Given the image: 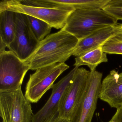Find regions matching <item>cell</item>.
<instances>
[{
    "mask_svg": "<svg viewBox=\"0 0 122 122\" xmlns=\"http://www.w3.org/2000/svg\"><path fill=\"white\" fill-rule=\"evenodd\" d=\"M79 41L75 36L62 29L48 35L40 42L32 55L25 61L30 70L58 63H65L73 52Z\"/></svg>",
    "mask_w": 122,
    "mask_h": 122,
    "instance_id": "cell-1",
    "label": "cell"
},
{
    "mask_svg": "<svg viewBox=\"0 0 122 122\" xmlns=\"http://www.w3.org/2000/svg\"><path fill=\"white\" fill-rule=\"evenodd\" d=\"M117 21L102 9H76L70 14L62 29L80 40L97 30L113 26Z\"/></svg>",
    "mask_w": 122,
    "mask_h": 122,
    "instance_id": "cell-2",
    "label": "cell"
},
{
    "mask_svg": "<svg viewBox=\"0 0 122 122\" xmlns=\"http://www.w3.org/2000/svg\"><path fill=\"white\" fill-rule=\"evenodd\" d=\"M72 8H48L24 5L20 0H2L0 2V12L7 10L22 13L46 22L52 28L62 29L65 27Z\"/></svg>",
    "mask_w": 122,
    "mask_h": 122,
    "instance_id": "cell-3",
    "label": "cell"
},
{
    "mask_svg": "<svg viewBox=\"0 0 122 122\" xmlns=\"http://www.w3.org/2000/svg\"><path fill=\"white\" fill-rule=\"evenodd\" d=\"M30 67L12 51H0V92L21 88Z\"/></svg>",
    "mask_w": 122,
    "mask_h": 122,
    "instance_id": "cell-4",
    "label": "cell"
},
{
    "mask_svg": "<svg viewBox=\"0 0 122 122\" xmlns=\"http://www.w3.org/2000/svg\"><path fill=\"white\" fill-rule=\"evenodd\" d=\"M0 115L2 122H32L34 115L31 102L21 88L0 92Z\"/></svg>",
    "mask_w": 122,
    "mask_h": 122,
    "instance_id": "cell-5",
    "label": "cell"
},
{
    "mask_svg": "<svg viewBox=\"0 0 122 122\" xmlns=\"http://www.w3.org/2000/svg\"><path fill=\"white\" fill-rule=\"evenodd\" d=\"M65 63H58L38 68L30 74L26 85L25 96L31 103H37L64 71L69 68Z\"/></svg>",
    "mask_w": 122,
    "mask_h": 122,
    "instance_id": "cell-6",
    "label": "cell"
},
{
    "mask_svg": "<svg viewBox=\"0 0 122 122\" xmlns=\"http://www.w3.org/2000/svg\"><path fill=\"white\" fill-rule=\"evenodd\" d=\"M90 71L84 68L76 70L70 85L66 90L60 101L58 117L70 120L84 95Z\"/></svg>",
    "mask_w": 122,
    "mask_h": 122,
    "instance_id": "cell-7",
    "label": "cell"
},
{
    "mask_svg": "<svg viewBox=\"0 0 122 122\" xmlns=\"http://www.w3.org/2000/svg\"><path fill=\"white\" fill-rule=\"evenodd\" d=\"M40 42L30 28L27 15L16 13L14 40L8 48L25 62L35 51Z\"/></svg>",
    "mask_w": 122,
    "mask_h": 122,
    "instance_id": "cell-8",
    "label": "cell"
},
{
    "mask_svg": "<svg viewBox=\"0 0 122 122\" xmlns=\"http://www.w3.org/2000/svg\"><path fill=\"white\" fill-rule=\"evenodd\" d=\"M102 74L90 71L83 96L75 110L70 122H91L99 98Z\"/></svg>",
    "mask_w": 122,
    "mask_h": 122,
    "instance_id": "cell-9",
    "label": "cell"
},
{
    "mask_svg": "<svg viewBox=\"0 0 122 122\" xmlns=\"http://www.w3.org/2000/svg\"><path fill=\"white\" fill-rule=\"evenodd\" d=\"M78 68L75 67L60 81L54 84L51 95L45 105L34 115L32 122H45L58 113L61 100L66 90L72 82L76 71Z\"/></svg>",
    "mask_w": 122,
    "mask_h": 122,
    "instance_id": "cell-10",
    "label": "cell"
},
{
    "mask_svg": "<svg viewBox=\"0 0 122 122\" xmlns=\"http://www.w3.org/2000/svg\"><path fill=\"white\" fill-rule=\"evenodd\" d=\"M99 98L111 107H122V72L115 70L110 72L101 83Z\"/></svg>",
    "mask_w": 122,
    "mask_h": 122,
    "instance_id": "cell-11",
    "label": "cell"
},
{
    "mask_svg": "<svg viewBox=\"0 0 122 122\" xmlns=\"http://www.w3.org/2000/svg\"><path fill=\"white\" fill-rule=\"evenodd\" d=\"M115 35L112 26L97 30L87 37L79 40L73 52V55L80 57L101 47L106 41Z\"/></svg>",
    "mask_w": 122,
    "mask_h": 122,
    "instance_id": "cell-12",
    "label": "cell"
},
{
    "mask_svg": "<svg viewBox=\"0 0 122 122\" xmlns=\"http://www.w3.org/2000/svg\"><path fill=\"white\" fill-rule=\"evenodd\" d=\"M16 13L9 10L0 12V40L7 48L15 37Z\"/></svg>",
    "mask_w": 122,
    "mask_h": 122,
    "instance_id": "cell-13",
    "label": "cell"
},
{
    "mask_svg": "<svg viewBox=\"0 0 122 122\" xmlns=\"http://www.w3.org/2000/svg\"><path fill=\"white\" fill-rule=\"evenodd\" d=\"M106 53L102 50V46L91 51L84 55L75 58V67H79L86 65L90 68V71L96 70L98 65L103 62H108Z\"/></svg>",
    "mask_w": 122,
    "mask_h": 122,
    "instance_id": "cell-14",
    "label": "cell"
},
{
    "mask_svg": "<svg viewBox=\"0 0 122 122\" xmlns=\"http://www.w3.org/2000/svg\"><path fill=\"white\" fill-rule=\"evenodd\" d=\"M31 30L39 42L43 40L50 33L52 27L46 22L27 15Z\"/></svg>",
    "mask_w": 122,
    "mask_h": 122,
    "instance_id": "cell-15",
    "label": "cell"
},
{
    "mask_svg": "<svg viewBox=\"0 0 122 122\" xmlns=\"http://www.w3.org/2000/svg\"><path fill=\"white\" fill-rule=\"evenodd\" d=\"M102 48L106 53L122 55V40L115 35L104 43Z\"/></svg>",
    "mask_w": 122,
    "mask_h": 122,
    "instance_id": "cell-16",
    "label": "cell"
},
{
    "mask_svg": "<svg viewBox=\"0 0 122 122\" xmlns=\"http://www.w3.org/2000/svg\"><path fill=\"white\" fill-rule=\"evenodd\" d=\"M102 10L117 20H122V0H110Z\"/></svg>",
    "mask_w": 122,
    "mask_h": 122,
    "instance_id": "cell-17",
    "label": "cell"
},
{
    "mask_svg": "<svg viewBox=\"0 0 122 122\" xmlns=\"http://www.w3.org/2000/svg\"><path fill=\"white\" fill-rule=\"evenodd\" d=\"M111 120L114 122H122V107L117 109Z\"/></svg>",
    "mask_w": 122,
    "mask_h": 122,
    "instance_id": "cell-18",
    "label": "cell"
},
{
    "mask_svg": "<svg viewBox=\"0 0 122 122\" xmlns=\"http://www.w3.org/2000/svg\"><path fill=\"white\" fill-rule=\"evenodd\" d=\"M52 122H70V120L62 119L58 117V116L54 119Z\"/></svg>",
    "mask_w": 122,
    "mask_h": 122,
    "instance_id": "cell-19",
    "label": "cell"
},
{
    "mask_svg": "<svg viewBox=\"0 0 122 122\" xmlns=\"http://www.w3.org/2000/svg\"><path fill=\"white\" fill-rule=\"evenodd\" d=\"M58 113H57V114H56V115H54L53 116L51 117L49 119H48V120H47L45 122H52L54 120V119L57 116H58Z\"/></svg>",
    "mask_w": 122,
    "mask_h": 122,
    "instance_id": "cell-20",
    "label": "cell"
},
{
    "mask_svg": "<svg viewBox=\"0 0 122 122\" xmlns=\"http://www.w3.org/2000/svg\"><path fill=\"white\" fill-rule=\"evenodd\" d=\"M113 122V121L112 120H111H111L110 121H109V122Z\"/></svg>",
    "mask_w": 122,
    "mask_h": 122,
    "instance_id": "cell-21",
    "label": "cell"
}]
</instances>
